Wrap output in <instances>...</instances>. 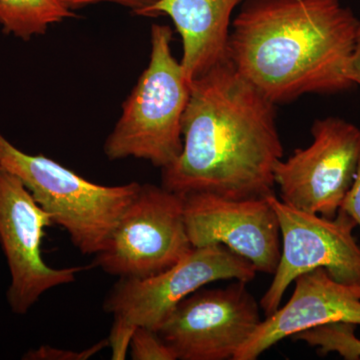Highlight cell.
<instances>
[{"label": "cell", "mask_w": 360, "mask_h": 360, "mask_svg": "<svg viewBox=\"0 0 360 360\" xmlns=\"http://www.w3.org/2000/svg\"><path fill=\"white\" fill-rule=\"evenodd\" d=\"M77 18L61 0H0V26L6 34L28 41L49 26Z\"/></svg>", "instance_id": "14"}, {"label": "cell", "mask_w": 360, "mask_h": 360, "mask_svg": "<svg viewBox=\"0 0 360 360\" xmlns=\"http://www.w3.org/2000/svg\"><path fill=\"white\" fill-rule=\"evenodd\" d=\"M356 326L348 322H333L300 331L291 338L315 348L321 356L336 352L347 360H360V340L355 335Z\"/></svg>", "instance_id": "15"}, {"label": "cell", "mask_w": 360, "mask_h": 360, "mask_svg": "<svg viewBox=\"0 0 360 360\" xmlns=\"http://www.w3.org/2000/svg\"><path fill=\"white\" fill-rule=\"evenodd\" d=\"M108 347V338L101 340L92 347L85 348L80 352L42 345L37 349H32L26 352L22 359L27 360H87Z\"/></svg>", "instance_id": "17"}, {"label": "cell", "mask_w": 360, "mask_h": 360, "mask_svg": "<svg viewBox=\"0 0 360 360\" xmlns=\"http://www.w3.org/2000/svg\"><path fill=\"white\" fill-rule=\"evenodd\" d=\"M51 215L18 176L0 167V245L11 272L6 298L14 314L25 315L47 291L75 283L89 266L54 269L42 257Z\"/></svg>", "instance_id": "9"}, {"label": "cell", "mask_w": 360, "mask_h": 360, "mask_svg": "<svg viewBox=\"0 0 360 360\" xmlns=\"http://www.w3.org/2000/svg\"><path fill=\"white\" fill-rule=\"evenodd\" d=\"M359 26L341 0H245L232 20L227 60L276 105L343 94L356 86L345 68Z\"/></svg>", "instance_id": "2"}, {"label": "cell", "mask_w": 360, "mask_h": 360, "mask_svg": "<svg viewBox=\"0 0 360 360\" xmlns=\"http://www.w3.org/2000/svg\"><path fill=\"white\" fill-rule=\"evenodd\" d=\"M0 167L18 176L84 255L105 250L111 233L141 188L139 182L94 184L44 155H28L0 132Z\"/></svg>", "instance_id": "4"}, {"label": "cell", "mask_w": 360, "mask_h": 360, "mask_svg": "<svg viewBox=\"0 0 360 360\" xmlns=\"http://www.w3.org/2000/svg\"><path fill=\"white\" fill-rule=\"evenodd\" d=\"M182 196L193 248L224 245L250 262L257 272L274 274L281 255V227L267 196L245 200L208 193Z\"/></svg>", "instance_id": "11"}, {"label": "cell", "mask_w": 360, "mask_h": 360, "mask_svg": "<svg viewBox=\"0 0 360 360\" xmlns=\"http://www.w3.org/2000/svg\"><path fill=\"white\" fill-rule=\"evenodd\" d=\"M61 1L72 11L99 4H112L129 8L132 13L139 15L143 9L153 6L158 0H61Z\"/></svg>", "instance_id": "18"}, {"label": "cell", "mask_w": 360, "mask_h": 360, "mask_svg": "<svg viewBox=\"0 0 360 360\" xmlns=\"http://www.w3.org/2000/svg\"><path fill=\"white\" fill-rule=\"evenodd\" d=\"M129 349L134 360H177L176 354L160 333L143 326L135 328Z\"/></svg>", "instance_id": "16"}, {"label": "cell", "mask_w": 360, "mask_h": 360, "mask_svg": "<svg viewBox=\"0 0 360 360\" xmlns=\"http://www.w3.org/2000/svg\"><path fill=\"white\" fill-rule=\"evenodd\" d=\"M345 75L356 86L357 85L360 86V20L356 44H355L354 51L348 60L347 68H345Z\"/></svg>", "instance_id": "20"}, {"label": "cell", "mask_w": 360, "mask_h": 360, "mask_svg": "<svg viewBox=\"0 0 360 360\" xmlns=\"http://www.w3.org/2000/svg\"><path fill=\"white\" fill-rule=\"evenodd\" d=\"M281 227V255L274 279L260 300L265 316L281 307L284 293L298 276L324 269L341 283L360 285V246L354 236L356 224L338 210L335 219L303 212L267 196Z\"/></svg>", "instance_id": "7"}, {"label": "cell", "mask_w": 360, "mask_h": 360, "mask_svg": "<svg viewBox=\"0 0 360 360\" xmlns=\"http://www.w3.org/2000/svg\"><path fill=\"white\" fill-rule=\"evenodd\" d=\"M276 106L229 60L195 78L182 117L184 148L161 169V186L232 200L274 194L283 158Z\"/></svg>", "instance_id": "1"}, {"label": "cell", "mask_w": 360, "mask_h": 360, "mask_svg": "<svg viewBox=\"0 0 360 360\" xmlns=\"http://www.w3.org/2000/svg\"><path fill=\"white\" fill-rule=\"evenodd\" d=\"M340 210L347 213L360 229V158L354 182L345 194Z\"/></svg>", "instance_id": "19"}, {"label": "cell", "mask_w": 360, "mask_h": 360, "mask_svg": "<svg viewBox=\"0 0 360 360\" xmlns=\"http://www.w3.org/2000/svg\"><path fill=\"white\" fill-rule=\"evenodd\" d=\"M191 250L184 196L141 184L91 265L120 278H146L174 266Z\"/></svg>", "instance_id": "5"}, {"label": "cell", "mask_w": 360, "mask_h": 360, "mask_svg": "<svg viewBox=\"0 0 360 360\" xmlns=\"http://www.w3.org/2000/svg\"><path fill=\"white\" fill-rule=\"evenodd\" d=\"M284 307L260 322L232 360H255L286 338L307 329L348 322L360 326V285L341 283L324 269L305 272Z\"/></svg>", "instance_id": "12"}, {"label": "cell", "mask_w": 360, "mask_h": 360, "mask_svg": "<svg viewBox=\"0 0 360 360\" xmlns=\"http://www.w3.org/2000/svg\"><path fill=\"white\" fill-rule=\"evenodd\" d=\"M250 262L224 245L193 248L174 266L146 278H120L103 303L113 323L158 331L184 298L219 281L250 283L257 276Z\"/></svg>", "instance_id": "6"}, {"label": "cell", "mask_w": 360, "mask_h": 360, "mask_svg": "<svg viewBox=\"0 0 360 360\" xmlns=\"http://www.w3.org/2000/svg\"><path fill=\"white\" fill-rule=\"evenodd\" d=\"M312 142L274 167L279 200L309 213L335 219L354 182L360 158V129L336 116L316 120Z\"/></svg>", "instance_id": "8"}, {"label": "cell", "mask_w": 360, "mask_h": 360, "mask_svg": "<svg viewBox=\"0 0 360 360\" xmlns=\"http://www.w3.org/2000/svg\"><path fill=\"white\" fill-rule=\"evenodd\" d=\"M245 0H158L139 16L167 15L182 42L180 59L189 84L227 61L232 14Z\"/></svg>", "instance_id": "13"}, {"label": "cell", "mask_w": 360, "mask_h": 360, "mask_svg": "<svg viewBox=\"0 0 360 360\" xmlns=\"http://www.w3.org/2000/svg\"><path fill=\"white\" fill-rule=\"evenodd\" d=\"M246 284L200 288L179 303L158 330L177 360L233 359L262 321Z\"/></svg>", "instance_id": "10"}, {"label": "cell", "mask_w": 360, "mask_h": 360, "mask_svg": "<svg viewBox=\"0 0 360 360\" xmlns=\"http://www.w3.org/2000/svg\"><path fill=\"white\" fill-rule=\"evenodd\" d=\"M172 37L169 25L151 26L148 65L122 104V116L104 143L108 160L134 158L162 169L181 153L182 117L191 84L172 54Z\"/></svg>", "instance_id": "3"}]
</instances>
